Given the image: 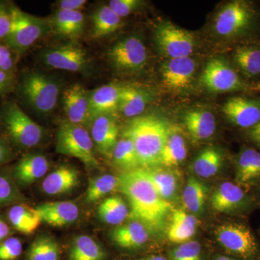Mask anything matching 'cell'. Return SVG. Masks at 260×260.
Segmentation results:
<instances>
[{"label": "cell", "mask_w": 260, "mask_h": 260, "mask_svg": "<svg viewBox=\"0 0 260 260\" xmlns=\"http://www.w3.org/2000/svg\"><path fill=\"white\" fill-rule=\"evenodd\" d=\"M117 177V189L129 201L130 220L143 224L151 234L161 232L172 205L157 192L143 168L123 172Z\"/></svg>", "instance_id": "1"}, {"label": "cell", "mask_w": 260, "mask_h": 260, "mask_svg": "<svg viewBox=\"0 0 260 260\" xmlns=\"http://www.w3.org/2000/svg\"><path fill=\"white\" fill-rule=\"evenodd\" d=\"M170 128L161 118L140 115L130 119L123 129V138L133 142L141 168L160 167Z\"/></svg>", "instance_id": "2"}, {"label": "cell", "mask_w": 260, "mask_h": 260, "mask_svg": "<svg viewBox=\"0 0 260 260\" xmlns=\"http://www.w3.org/2000/svg\"><path fill=\"white\" fill-rule=\"evenodd\" d=\"M19 93L24 102L39 114L54 112L60 93V84L40 72L29 71L22 76Z\"/></svg>", "instance_id": "3"}, {"label": "cell", "mask_w": 260, "mask_h": 260, "mask_svg": "<svg viewBox=\"0 0 260 260\" xmlns=\"http://www.w3.org/2000/svg\"><path fill=\"white\" fill-rule=\"evenodd\" d=\"M0 119L8 138L15 147L27 150L37 146L44 138V129L13 101L5 102Z\"/></svg>", "instance_id": "4"}, {"label": "cell", "mask_w": 260, "mask_h": 260, "mask_svg": "<svg viewBox=\"0 0 260 260\" xmlns=\"http://www.w3.org/2000/svg\"><path fill=\"white\" fill-rule=\"evenodd\" d=\"M48 32H51L49 19L28 14L13 4L11 30L3 42L17 56H20Z\"/></svg>", "instance_id": "5"}, {"label": "cell", "mask_w": 260, "mask_h": 260, "mask_svg": "<svg viewBox=\"0 0 260 260\" xmlns=\"http://www.w3.org/2000/svg\"><path fill=\"white\" fill-rule=\"evenodd\" d=\"M56 151L80 160L89 169H98L95 147L88 130L68 120L59 124L56 139Z\"/></svg>", "instance_id": "6"}, {"label": "cell", "mask_w": 260, "mask_h": 260, "mask_svg": "<svg viewBox=\"0 0 260 260\" xmlns=\"http://www.w3.org/2000/svg\"><path fill=\"white\" fill-rule=\"evenodd\" d=\"M41 59L52 69L73 73H85L90 68L88 52L74 42L47 48L41 54Z\"/></svg>", "instance_id": "7"}, {"label": "cell", "mask_w": 260, "mask_h": 260, "mask_svg": "<svg viewBox=\"0 0 260 260\" xmlns=\"http://www.w3.org/2000/svg\"><path fill=\"white\" fill-rule=\"evenodd\" d=\"M107 56L116 70L125 73L140 71L148 60L145 44L135 36L124 38L113 44L108 50Z\"/></svg>", "instance_id": "8"}, {"label": "cell", "mask_w": 260, "mask_h": 260, "mask_svg": "<svg viewBox=\"0 0 260 260\" xmlns=\"http://www.w3.org/2000/svg\"><path fill=\"white\" fill-rule=\"evenodd\" d=\"M155 40L159 50L169 59L187 57L194 49V35L170 22L159 24L155 30Z\"/></svg>", "instance_id": "9"}, {"label": "cell", "mask_w": 260, "mask_h": 260, "mask_svg": "<svg viewBox=\"0 0 260 260\" xmlns=\"http://www.w3.org/2000/svg\"><path fill=\"white\" fill-rule=\"evenodd\" d=\"M217 240L225 250L242 256L252 257L255 254V239L251 231L245 225L227 223L220 225L215 231Z\"/></svg>", "instance_id": "10"}, {"label": "cell", "mask_w": 260, "mask_h": 260, "mask_svg": "<svg viewBox=\"0 0 260 260\" xmlns=\"http://www.w3.org/2000/svg\"><path fill=\"white\" fill-rule=\"evenodd\" d=\"M201 82L213 93L237 91L243 88L242 80L235 70L220 58H214L207 63Z\"/></svg>", "instance_id": "11"}, {"label": "cell", "mask_w": 260, "mask_h": 260, "mask_svg": "<svg viewBox=\"0 0 260 260\" xmlns=\"http://www.w3.org/2000/svg\"><path fill=\"white\" fill-rule=\"evenodd\" d=\"M251 18V10L245 3L231 2L218 12L215 18L214 28L220 37H234L247 28Z\"/></svg>", "instance_id": "12"}, {"label": "cell", "mask_w": 260, "mask_h": 260, "mask_svg": "<svg viewBox=\"0 0 260 260\" xmlns=\"http://www.w3.org/2000/svg\"><path fill=\"white\" fill-rule=\"evenodd\" d=\"M61 99L67 120L85 129L90 126V91L81 84H73L65 89Z\"/></svg>", "instance_id": "13"}, {"label": "cell", "mask_w": 260, "mask_h": 260, "mask_svg": "<svg viewBox=\"0 0 260 260\" xmlns=\"http://www.w3.org/2000/svg\"><path fill=\"white\" fill-rule=\"evenodd\" d=\"M195 70V61L190 56L169 59L160 68L162 83L173 91L184 90L192 82Z\"/></svg>", "instance_id": "14"}, {"label": "cell", "mask_w": 260, "mask_h": 260, "mask_svg": "<svg viewBox=\"0 0 260 260\" xmlns=\"http://www.w3.org/2000/svg\"><path fill=\"white\" fill-rule=\"evenodd\" d=\"M90 136L95 150L105 158H112L113 150L119 138V129L112 115H102L92 121Z\"/></svg>", "instance_id": "15"}, {"label": "cell", "mask_w": 260, "mask_h": 260, "mask_svg": "<svg viewBox=\"0 0 260 260\" xmlns=\"http://www.w3.org/2000/svg\"><path fill=\"white\" fill-rule=\"evenodd\" d=\"M49 169L47 157L39 153L27 154L15 166L12 177L18 187H26L44 177Z\"/></svg>", "instance_id": "16"}, {"label": "cell", "mask_w": 260, "mask_h": 260, "mask_svg": "<svg viewBox=\"0 0 260 260\" xmlns=\"http://www.w3.org/2000/svg\"><path fill=\"white\" fill-rule=\"evenodd\" d=\"M223 112L233 124L242 128H251L260 121V105L242 97L229 99L223 106Z\"/></svg>", "instance_id": "17"}, {"label": "cell", "mask_w": 260, "mask_h": 260, "mask_svg": "<svg viewBox=\"0 0 260 260\" xmlns=\"http://www.w3.org/2000/svg\"><path fill=\"white\" fill-rule=\"evenodd\" d=\"M36 208L42 221L51 226H66L75 223L79 218V208L73 202L44 203Z\"/></svg>", "instance_id": "18"}, {"label": "cell", "mask_w": 260, "mask_h": 260, "mask_svg": "<svg viewBox=\"0 0 260 260\" xmlns=\"http://www.w3.org/2000/svg\"><path fill=\"white\" fill-rule=\"evenodd\" d=\"M121 85L107 84L90 91V121L102 115H112L118 111Z\"/></svg>", "instance_id": "19"}, {"label": "cell", "mask_w": 260, "mask_h": 260, "mask_svg": "<svg viewBox=\"0 0 260 260\" xmlns=\"http://www.w3.org/2000/svg\"><path fill=\"white\" fill-rule=\"evenodd\" d=\"M79 184L78 171L71 166L61 165L46 177L42 189L49 196H59L73 191Z\"/></svg>", "instance_id": "20"}, {"label": "cell", "mask_w": 260, "mask_h": 260, "mask_svg": "<svg viewBox=\"0 0 260 260\" xmlns=\"http://www.w3.org/2000/svg\"><path fill=\"white\" fill-rule=\"evenodd\" d=\"M49 20L51 32L73 41L81 37L85 30V17L81 11L57 10Z\"/></svg>", "instance_id": "21"}, {"label": "cell", "mask_w": 260, "mask_h": 260, "mask_svg": "<svg viewBox=\"0 0 260 260\" xmlns=\"http://www.w3.org/2000/svg\"><path fill=\"white\" fill-rule=\"evenodd\" d=\"M151 233L143 224L135 220L114 228L110 237L114 244L122 249H135L148 242Z\"/></svg>", "instance_id": "22"}, {"label": "cell", "mask_w": 260, "mask_h": 260, "mask_svg": "<svg viewBox=\"0 0 260 260\" xmlns=\"http://www.w3.org/2000/svg\"><path fill=\"white\" fill-rule=\"evenodd\" d=\"M184 126L189 135L196 141L211 138L216 129V119L210 111L206 109H191L183 118Z\"/></svg>", "instance_id": "23"}, {"label": "cell", "mask_w": 260, "mask_h": 260, "mask_svg": "<svg viewBox=\"0 0 260 260\" xmlns=\"http://www.w3.org/2000/svg\"><path fill=\"white\" fill-rule=\"evenodd\" d=\"M168 227V238L170 242L183 244L194 237L198 225V220L185 210H172Z\"/></svg>", "instance_id": "24"}, {"label": "cell", "mask_w": 260, "mask_h": 260, "mask_svg": "<svg viewBox=\"0 0 260 260\" xmlns=\"http://www.w3.org/2000/svg\"><path fill=\"white\" fill-rule=\"evenodd\" d=\"M150 101V94L144 89L132 85H121L119 97V111L127 118L142 115Z\"/></svg>", "instance_id": "25"}, {"label": "cell", "mask_w": 260, "mask_h": 260, "mask_svg": "<svg viewBox=\"0 0 260 260\" xmlns=\"http://www.w3.org/2000/svg\"><path fill=\"white\" fill-rule=\"evenodd\" d=\"M8 220L13 229L24 234L35 232L42 222L37 208L23 203L12 205L8 211Z\"/></svg>", "instance_id": "26"}, {"label": "cell", "mask_w": 260, "mask_h": 260, "mask_svg": "<svg viewBox=\"0 0 260 260\" xmlns=\"http://www.w3.org/2000/svg\"><path fill=\"white\" fill-rule=\"evenodd\" d=\"M244 199V192L238 184L225 181L214 191L210 198L213 210L226 213L237 208Z\"/></svg>", "instance_id": "27"}, {"label": "cell", "mask_w": 260, "mask_h": 260, "mask_svg": "<svg viewBox=\"0 0 260 260\" xmlns=\"http://www.w3.org/2000/svg\"><path fill=\"white\" fill-rule=\"evenodd\" d=\"M107 252L99 243L88 235H79L72 241L68 260H105Z\"/></svg>", "instance_id": "28"}, {"label": "cell", "mask_w": 260, "mask_h": 260, "mask_svg": "<svg viewBox=\"0 0 260 260\" xmlns=\"http://www.w3.org/2000/svg\"><path fill=\"white\" fill-rule=\"evenodd\" d=\"M145 174L155 190L164 200L169 202L175 196L177 178L172 171L161 167L143 168Z\"/></svg>", "instance_id": "29"}, {"label": "cell", "mask_w": 260, "mask_h": 260, "mask_svg": "<svg viewBox=\"0 0 260 260\" xmlns=\"http://www.w3.org/2000/svg\"><path fill=\"white\" fill-rule=\"evenodd\" d=\"M97 213L104 223L119 225L129 218V210L124 199L116 195L103 200L98 207Z\"/></svg>", "instance_id": "30"}, {"label": "cell", "mask_w": 260, "mask_h": 260, "mask_svg": "<svg viewBox=\"0 0 260 260\" xmlns=\"http://www.w3.org/2000/svg\"><path fill=\"white\" fill-rule=\"evenodd\" d=\"M122 18L116 14L109 5H102L92 15L93 36L99 39L114 34L122 27Z\"/></svg>", "instance_id": "31"}, {"label": "cell", "mask_w": 260, "mask_h": 260, "mask_svg": "<svg viewBox=\"0 0 260 260\" xmlns=\"http://www.w3.org/2000/svg\"><path fill=\"white\" fill-rule=\"evenodd\" d=\"M208 188L201 181L190 177L182 193V203L188 213L199 214L204 210Z\"/></svg>", "instance_id": "32"}, {"label": "cell", "mask_w": 260, "mask_h": 260, "mask_svg": "<svg viewBox=\"0 0 260 260\" xmlns=\"http://www.w3.org/2000/svg\"><path fill=\"white\" fill-rule=\"evenodd\" d=\"M260 176V153L252 148L243 150L237 162L236 179L241 184H249Z\"/></svg>", "instance_id": "33"}, {"label": "cell", "mask_w": 260, "mask_h": 260, "mask_svg": "<svg viewBox=\"0 0 260 260\" xmlns=\"http://www.w3.org/2000/svg\"><path fill=\"white\" fill-rule=\"evenodd\" d=\"M223 164V155L215 148H207L202 150L194 158L192 169L194 174L202 178H210L220 170Z\"/></svg>", "instance_id": "34"}, {"label": "cell", "mask_w": 260, "mask_h": 260, "mask_svg": "<svg viewBox=\"0 0 260 260\" xmlns=\"http://www.w3.org/2000/svg\"><path fill=\"white\" fill-rule=\"evenodd\" d=\"M187 156V146L185 140L179 133L170 129L169 137L162 150L160 167H172L179 165Z\"/></svg>", "instance_id": "35"}, {"label": "cell", "mask_w": 260, "mask_h": 260, "mask_svg": "<svg viewBox=\"0 0 260 260\" xmlns=\"http://www.w3.org/2000/svg\"><path fill=\"white\" fill-rule=\"evenodd\" d=\"M60 246L54 237L42 235L29 246L25 260H59Z\"/></svg>", "instance_id": "36"}, {"label": "cell", "mask_w": 260, "mask_h": 260, "mask_svg": "<svg viewBox=\"0 0 260 260\" xmlns=\"http://www.w3.org/2000/svg\"><path fill=\"white\" fill-rule=\"evenodd\" d=\"M112 159L116 167L120 168L124 172L141 168L135 145L128 138L118 140L113 150Z\"/></svg>", "instance_id": "37"}, {"label": "cell", "mask_w": 260, "mask_h": 260, "mask_svg": "<svg viewBox=\"0 0 260 260\" xmlns=\"http://www.w3.org/2000/svg\"><path fill=\"white\" fill-rule=\"evenodd\" d=\"M234 59L246 76L251 78L260 74V49L246 46L238 47Z\"/></svg>", "instance_id": "38"}, {"label": "cell", "mask_w": 260, "mask_h": 260, "mask_svg": "<svg viewBox=\"0 0 260 260\" xmlns=\"http://www.w3.org/2000/svg\"><path fill=\"white\" fill-rule=\"evenodd\" d=\"M118 177L112 174H103L92 179L85 194V201L93 203L117 189Z\"/></svg>", "instance_id": "39"}, {"label": "cell", "mask_w": 260, "mask_h": 260, "mask_svg": "<svg viewBox=\"0 0 260 260\" xmlns=\"http://www.w3.org/2000/svg\"><path fill=\"white\" fill-rule=\"evenodd\" d=\"M25 199L13 177L0 173V206L23 203Z\"/></svg>", "instance_id": "40"}, {"label": "cell", "mask_w": 260, "mask_h": 260, "mask_svg": "<svg viewBox=\"0 0 260 260\" xmlns=\"http://www.w3.org/2000/svg\"><path fill=\"white\" fill-rule=\"evenodd\" d=\"M172 260H202V248L195 241L183 243L170 253Z\"/></svg>", "instance_id": "41"}, {"label": "cell", "mask_w": 260, "mask_h": 260, "mask_svg": "<svg viewBox=\"0 0 260 260\" xmlns=\"http://www.w3.org/2000/svg\"><path fill=\"white\" fill-rule=\"evenodd\" d=\"M23 253L20 239L10 237L0 242V260H17Z\"/></svg>", "instance_id": "42"}, {"label": "cell", "mask_w": 260, "mask_h": 260, "mask_svg": "<svg viewBox=\"0 0 260 260\" xmlns=\"http://www.w3.org/2000/svg\"><path fill=\"white\" fill-rule=\"evenodd\" d=\"M13 23V3L0 1V42H4Z\"/></svg>", "instance_id": "43"}, {"label": "cell", "mask_w": 260, "mask_h": 260, "mask_svg": "<svg viewBox=\"0 0 260 260\" xmlns=\"http://www.w3.org/2000/svg\"><path fill=\"white\" fill-rule=\"evenodd\" d=\"M142 2L139 0H111L109 8L121 18L128 16L139 9Z\"/></svg>", "instance_id": "44"}, {"label": "cell", "mask_w": 260, "mask_h": 260, "mask_svg": "<svg viewBox=\"0 0 260 260\" xmlns=\"http://www.w3.org/2000/svg\"><path fill=\"white\" fill-rule=\"evenodd\" d=\"M16 56L8 45L0 42V71L15 73Z\"/></svg>", "instance_id": "45"}, {"label": "cell", "mask_w": 260, "mask_h": 260, "mask_svg": "<svg viewBox=\"0 0 260 260\" xmlns=\"http://www.w3.org/2000/svg\"><path fill=\"white\" fill-rule=\"evenodd\" d=\"M15 73L0 71V95L9 93L15 86Z\"/></svg>", "instance_id": "46"}, {"label": "cell", "mask_w": 260, "mask_h": 260, "mask_svg": "<svg viewBox=\"0 0 260 260\" xmlns=\"http://www.w3.org/2000/svg\"><path fill=\"white\" fill-rule=\"evenodd\" d=\"M87 3L86 0H61L58 2V10L80 11Z\"/></svg>", "instance_id": "47"}, {"label": "cell", "mask_w": 260, "mask_h": 260, "mask_svg": "<svg viewBox=\"0 0 260 260\" xmlns=\"http://www.w3.org/2000/svg\"><path fill=\"white\" fill-rule=\"evenodd\" d=\"M13 153L9 143L0 137V167L10 161Z\"/></svg>", "instance_id": "48"}, {"label": "cell", "mask_w": 260, "mask_h": 260, "mask_svg": "<svg viewBox=\"0 0 260 260\" xmlns=\"http://www.w3.org/2000/svg\"><path fill=\"white\" fill-rule=\"evenodd\" d=\"M13 228L10 227L8 222L5 221L4 218L0 215V242L8 239L13 234Z\"/></svg>", "instance_id": "49"}, {"label": "cell", "mask_w": 260, "mask_h": 260, "mask_svg": "<svg viewBox=\"0 0 260 260\" xmlns=\"http://www.w3.org/2000/svg\"><path fill=\"white\" fill-rule=\"evenodd\" d=\"M250 136L256 143L260 144V121L255 126L251 127L250 131Z\"/></svg>", "instance_id": "50"}, {"label": "cell", "mask_w": 260, "mask_h": 260, "mask_svg": "<svg viewBox=\"0 0 260 260\" xmlns=\"http://www.w3.org/2000/svg\"><path fill=\"white\" fill-rule=\"evenodd\" d=\"M141 260H169L165 256L159 255L149 256L148 257L143 258Z\"/></svg>", "instance_id": "51"}, {"label": "cell", "mask_w": 260, "mask_h": 260, "mask_svg": "<svg viewBox=\"0 0 260 260\" xmlns=\"http://www.w3.org/2000/svg\"><path fill=\"white\" fill-rule=\"evenodd\" d=\"M215 260H234L232 259V258L229 257V256L220 255L216 257Z\"/></svg>", "instance_id": "52"}]
</instances>
